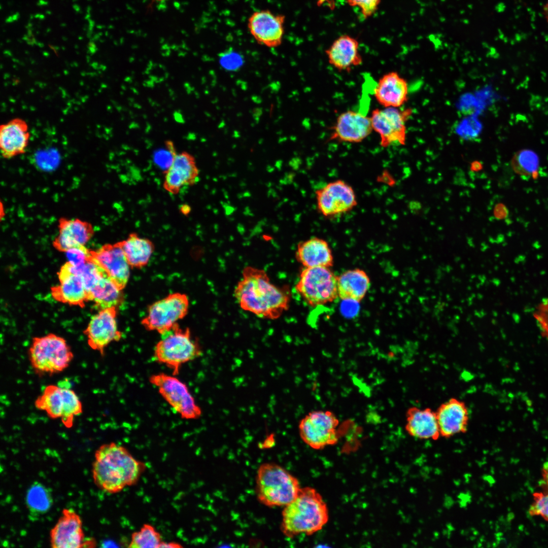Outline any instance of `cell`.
I'll return each mask as SVG.
<instances>
[{
	"label": "cell",
	"mask_w": 548,
	"mask_h": 548,
	"mask_svg": "<svg viewBox=\"0 0 548 548\" xmlns=\"http://www.w3.org/2000/svg\"><path fill=\"white\" fill-rule=\"evenodd\" d=\"M234 295L243 310L270 320L279 318L290 301L288 288L275 285L264 270L251 266L244 268Z\"/></svg>",
	"instance_id": "6da1fadb"
},
{
	"label": "cell",
	"mask_w": 548,
	"mask_h": 548,
	"mask_svg": "<svg viewBox=\"0 0 548 548\" xmlns=\"http://www.w3.org/2000/svg\"><path fill=\"white\" fill-rule=\"evenodd\" d=\"M92 472L95 485L114 494L136 484L146 469L124 447L114 442L105 443L95 451Z\"/></svg>",
	"instance_id": "7a4b0ae2"
},
{
	"label": "cell",
	"mask_w": 548,
	"mask_h": 548,
	"mask_svg": "<svg viewBox=\"0 0 548 548\" xmlns=\"http://www.w3.org/2000/svg\"><path fill=\"white\" fill-rule=\"evenodd\" d=\"M284 507L280 529L289 538L300 534H313L328 521L327 504L321 494L312 487L301 488L297 497Z\"/></svg>",
	"instance_id": "3957f363"
},
{
	"label": "cell",
	"mask_w": 548,
	"mask_h": 548,
	"mask_svg": "<svg viewBox=\"0 0 548 548\" xmlns=\"http://www.w3.org/2000/svg\"><path fill=\"white\" fill-rule=\"evenodd\" d=\"M300 489L297 478L276 463H263L257 470L256 496L265 506H285L297 497Z\"/></svg>",
	"instance_id": "277c9868"
},
{
	"label": "cell",
	"mask_w": 548,
	"mask_h": 548,
	"mask_svg": "<svg viewBox=\"0 0 548 548\" xmlns=\"http://www.w3.org/2000/svg\"><path fill=\"white\" fill-rule=\"evenodd\" d=\"M161 335L154 347V358L170 369L174 375L179 374L183 364L202 354L198 341L193 338L190 329L181 328L178 323Z\"/></svg>",
	"instance_id": "5b68a950"
},
{
	"label": "cell",
	"mask_w": 548,
	"mask_h": 548,
	"mask_svg": "<svg viewBox=\"0 0 548 548\" xmlns=\"http://www.w3.org/2000/svg\"><path fill=\"white\" fill-rule=\"evenodd\" d=\"M28 355L34 372L40 376L62 372L74 358L66 340L54 333L33 337Z\"/></svg>",
	"instance_id": "8992f818"
},
{
	"label": "cell",
	"mask_w": 548,
	"mask_h": 548,
	"mask_svg": "<svg viewBox=\"0 0 548 548\" xmlns=\"http://www.w3.org/2000/svg\"><path fill=\"white\" fill-rule=\"evenodd\" d=\"M330 267H304L295 289L310 306L316 307L333 301L338 296L337 276Z\"/></svg>",
	"instance_id": "52a82bcc"
},
{
	"label": "cell",
	"mask_w": 548,
	"mask_h": 548,
	"mask_svg": "<svg viewBox=\"0 0 548 548\" xmlns=\"http://www.w3.org/2000/svg\"><path fill=\"white\" fill-rule=\"evenodd\" d=\"M39 410L45 412L52 419H60L64 426L70 428L74 419L83 412V406L76 392L55 385L47 386L35 401Z\"/></svg>",
	"instance_id": "ba28073f"
},
{
	"label": "cell",
	"mask_w": 548,
	"mask_h": 548,
	"mask_svg": "<svg viewBox=\"0 0 548 548\" xmlns=\"http://www.w3.org/2000/svg\"><path fill=\"white\" fill-rule=\"evenodd\" d=\"M189 306V299L185 294H169L149 306L141 324L147 330L155 331L162 335L186 316Z\"/></svg>",
	"instance_id": "9c48e42d"
},
{
	"label": "cell",
	"mask_w": 548,
	"mask_h": 548,
	"mask_svg": "<svg viewBox=\"0 0 548 548\" xmlns=\"http://www.w3.org/2000/svg\"><path fill=\"white\" fill-rule=\"evenodd\" d=\"M149 382L182 419L196 420L201 417V409L187 386L176 375L160 372L151 375Z\"/></svg>",
	"instance_id": "30bf717a"
},
{
	"label": "cell",
	"mask_w": 548,
	"mask_h": 548,
	"mask_svg": "<svg viewBox=\"0 0 548 548\" xmlns=\"http://www.w3.org/2000/svg\"><path fill=\"white\" fill-rule=\"evenodd\" d=\"M339 421L329 410H313L299 423L298 430L301 439L315 450H320L337 443V427Z\"/></svg>",
	"instance_id": "8fae6325"
},
{
	"label": "cell",
	"mask_w": 548,
	"mask_h": 548,
	"mask_svg": "<svg viewBox=\"0 0 548 548\" xmlns=\"http://www.w3.org/2000/svg\"><path fill=\"white\" fill-rule=\"evenodd\" d=\"M412 113L410 109L392 107L376 108L372 111L370 118L372 129L380 136L381 147L405 144L406 121Z\"/></svg>",
	"instance_id": "7c38bea8"
},
{
	"label": "cell",
	"mask_w": 548,
	"mask_h": 548,
	"mask_svg": "<svg viewBox=\"0 0 548 548\" xmlns=\"http://www.w3.org/2000/svg\"><path fill=\"white\" fill-rule=\"evenodd\" d=\"M318 212L327 218L346 214L357 205V197L353 187L342 180L328 183L316 191Z\"/></svg>",
	"instance_id": "4fadbf2b"
},
{
	"label": "cell",
	"mask_w": 548,
	"mask_h": 548,
	"mask_svg": "<svg viewBox=\"0 0 548 548\" xmlns=\"http://www.w3.org/2000/svg\"><path fill=\"white\" fill-rule=\"evenodd\" d=\"M117 309L113 306L100 310L92 317L83 331L88 346L101 356L111 343L118 341L122 337V332L118 329L116 322Z\"/></svg>",
	"instance_id": "5bb4252c"
},
{
	"label": "cell",
	"mask_w": 548,
	"mask_h": 548,
	"mask_svg": "<svg viewBox=\"0 0 548 548\" xmlns=\"http://www.w3.org/2000/svg\"><path fill=\"white\" fill-rule=\"evenodd\" d=\"M286 17L269 10L254 12L248 20V30L259 44L270 48L280 46L285 33Z\"/></svg>",
	"instance_id": "9a60e30c"
},
{
	"label": "cell",
	"mask_w": 548,
	"mask_h": 548,
	"mask_svg": "<svg viewBox=\"0 0 548 548\" xmlns=\"http://www.w3.org/2000/svg\"><path fill=\"white\" fill-rule=\"evenodd\" d=\"M90 253V260L101 267L122 291L129 280L130 266L119 242L106 244L96 250H91Z\"/></svg>",
	"instance_id": "2e32d148"
},
{
	"label": "cell",
	"mask_w": 548,
	"mask_h": 548,
	"mask_svg": "<svg viewBox=\"0 0 548 548\" xmlns=\"http://www.w3.org/2000/svg\"><path fill=\"white\" fill-rule=\"evenodd\" d=\"M372 130L370 117L360 112L348 110L337 116L329 140L358 143L367 138Z\"/></svg>",
	"instance_id": "e0dca14e"
},
{
	"label": "cell",
	"mask_w": 548,
	"mask_h": 548,
	"mask_svg": "<svg viewBox=\"0 0 548 548\" xmlns=\"http://www.w3.org/2000/svg\"><path fill=\"white\" fill-rule=\"evenodd\" d=\"M82 522L74 510L64 508L61 516L50 531V542L53 548H79L85 546Z\"/></svg>",
	"instance_id": "ac0fdd59"
},
{
	"label": "cell",
	"mask_w": 548,
	"mask_h": 548,
	"mask_svg": "<svg viewBox=\"0 0 548 548\" xmlns=\"http://www.w3.org/2000/svg\"><path fill=\"white\" fill-rule=\"evenodd\" d=\"M164 173L163 187L172 194H177L184 186L194 185L199 176L194 157L186 152L176 154Z\"/></svg>",
	"instance_id": "d6986e66"
},
{
	"label": "cell",
	"mask_w": 548,
	"mask_h": 548,
	"mask_svg": "<svg viewBox=\"0 0 548 548\" xmlns=\"http://www.w3.org/2000/svg\"><path fill=\"white\" fill-rule=\"evenodd\" d=\"M57 275L59 284L51 288L53 299L63 303L85 307L89 297L80 275L72 272L67 262L61 267Z\"/></svg>",
	"instance_id": "ffe728a7"
},
{
	"label": "cell",
	"mask_w": 548,
	"mask_h": 548,
	"mask_svg": "<svg viewBox=\"0 0 548 548\" xmlns=\"http://www.w3.org/2000/svg\"><path fill=\"white\" fill-rule=\"evenodd\" d=\"M435 412L441 436L450 438L467 430L469 413L463 401L451 398L440 404Z\"/></svg>",
	"instance_id": "44dd1931"
},
{
	"label": "cell",
	"mask_w": 548,
	"mask_h": 548,
	"mask_svg": "<svg viewBox=\"0 0 548 548\" xmlns=\"http://www.w3.org/2000/svg\"><path fill=\"white\" fill-rule=\"evenodd\" d=\"M58 227V234L52 244L55 249L62 252L75 247L85 246L94 233L90 223L77 218H61Z\"/></svg>",
	"instance_id": "7402d4cb"
},
{
	"label": "cell",
	"mask_w": 548,
	"mask_h": 548,
	"mask_svg": "<svg viewBox=\"0 0 548 548\" xmlns=\"http://www.w3.org/2000/svg\"><path fill=\"white\" fill-rule=\"evenodd\" d=\"M30 134L27 122L15 118L0 126V148L2 155L10 159L25 152Z\"/></svg>",
	"instance_id": "603a6c76"
},
{
	"label": "cell",
	"mask_w": 548,
	"mask_h": 548,
	"mask_svg": "<svg viewBox=\"0 0 548 548\" xmlns=\"http://www.w3.org/2000/svg\"><path fill=\"white\" fill-rule=\"evenodd\" d=\"M358 41L349 35L340 36L325 50L329 63L340 72H350L362 64Z\"/></svg>",
	"instance_id": "cb8c5ba5"
},
{
	"label": "cell",
	"mask_w": 548,
	"mask_h": 548,
	"mask_svg": "<svg viewBox=\"0 0 548 548\" xmlns=\"http://www.w3.org/2000/svg\"><path fill=\"white\" fill-rule=\"evenodd\" d=\"M373 94L383 108H399L407 100L408 85L398 73L390 72L379 80Z\"/></svg>",
	"instance_id": "d4e9b609"
},
{
	"label": "cell",
	"mask_w": 548,
	"mask_h": 548,
	"mask_svg": "<svg viewBox=\"0 0 548 548\" xmlns=\"http://www.w3.org/2000/svg\"><path fill=\"white\" fill-rule=\"evenodd\" d=\"M405 430L419 439L436 440L440 435L436 412L430 408L413 406L406 413Z\"/></svg>",
	"instance_id": "484cf974"
},
{
	"label": "cell",
	"mask_w": 548,
	"mask_h": 548,
	"mask_svg": "<svg viewBox=\"0 0 548 548\" xmlns=\"http://www.w3.org/2000/svg\"><path fill=\"white\" fill-rule=\"evenodd\" d=\"M296 257L304 267H331L334 263L332 252L328 243L318 237H313L299 243Z\"/></svg>",
	"instance_id": "4316f807"
},
{
	"label": "cell",
	"mask_w": 548,
	"mask_h": 548,
	"mask_svg": "<svg viewBox=\"0 0 548 548\" xmlns=\"http://www.w3.org/2000/svg\"><path fill=\"white\" fill-rule=\"evenodd\" d=\"M370 280L363 269L347 270L337 276L338 295L343 300L361 301L370 287Z\"/></svg>",
	"instance_id": "83f0119b"
},
{
	"label": "cell",
	"mask_w": 548,
	"mask_h": 548,
	"mask_svg": "<svg viewBox=\"0 0 548 548\" xmlns=\"http://www.w3.org/2000/svg\"><path fill=\"white\" fill-rule=\"evenodd\" d=\"M119 242L130 268L140 269L145 266L155 249L151 240L134 232Z\"/></svg>",
	"instance_id": "f1b7e54d"
},
{
	"label": "cell",
	"mask_w": 548,
	"mask_h": 548,
	"mask_svg": "<svg viewBox=\"0 0 548 548\" xmlns=\"http://www.w3.org/2000/svg\"><path fill=\"white\" fill-rule=\"evenodd\" d=\"M107 274L103 276L88 292L89 301L100 310L118 307L123 301V295Z\"/></svg>",
	"instance_id": "f546056e"
},
{
	"label": "cell",
	"mask_w": 548,
	"mask_h": 548,
	"mask_svg": "<svg viewBox=\"0 0 548 548\" xmlns=\"http://www.w3.org/2000/svg\"><path fill=\"white\" fill-rule=\"evenodd\" d=\"M25 505L32 516L47 513L53 504V498L49 488L35 481L28 488L25 496Z\"/></svg>",
	"instance_id": "4dcf8cb0"
},
{
	"label": "cell",
	"mask_w": 548,
	"mask_h": 548,
	"mask_svg": "<svg viewBox=\"0 0 548 548\" xmlns=\"http://www.w3.org/2000/svg\"><path fill=\"white\" fill-rule=\"evenodd\" d=\"M160 533L150 524H145L136 531L133 532L129 547H160L162 542Z\"/></svg>",
	"instance_id": "1f68e13d"
},
{
	"label": "cell",
	"mask_w": 548,
	"mask_h": 548,
	"mask_svg": "<svg viewBox=\"0 0 548 548\" xmlns=\"http://www.w3.org/2000/svg\"><path fill=\"white\" fill-rule=\"evenodd\" d=\"M539 162V157L534 151L530 149H523L518 151L513 155L511 165L516 174L527 176L538 169Z\"/></svg>",
	"instance_id": "d6a6232c"
},
{
	"label": "cell",
	"mask_w": 548,
	"mask_h": 548,
	"mask_svg": "<svg viewBox=\"0 0 548 548\" xmlns=\"http://www.w3.org/2000/svg\"><path fill=\"white\" fill-rule=\"evenodd\" d=\"M531 516H540L548 522V491L535 492L528 509Z\"/></svg>",
	"instance_id": "836d02e7"
},
{
	"label": "cell",
	"mask_w": 548,
	"mask_h": 548,
	"mask_svg": "<svg viewBox=\"0 0 548 548\" xmlns=\"http://www.w3.org/2000/svg\"><path fill=\"white\" fill-rule=\"evenodd\" d=\"M91 250L85 246H79L72 248L65 253L67 262L75 267H79L90 260Z\"/></svg>",
	"instance_id": "e575fe53"
},
{
	"label": "cell",
	"mask_w": 548,
	"mask_h": 548,
	"mask_svg": "<svg viewBox=\"0 0 548 548\" xmlns=\"http://www.w3.org/2000/svg\"><path fill=\"white\" fill-rule=\"evenodd\" d=\"M542 335L548 339V297L538 304L533 314Z\"/></svg>",
	"instance_id": "d590c367"
},
{
	"label": "cell",
	"mask_w": 548,
	"mask_h": 548,
	"mask_svg": "<svg viewBox=\"0 0 548 548\" xmlns=\"http://www.w3.org/2000/svg\"><path fill=\"white\" fill-rule=\"evenodd\" d=\"M351 6H358L365 18L372 15L377 10L381 0H346Z\"/></svg>",
	"instance_id": "8d00e7d4"
},
{
	"label": "cell",
	"mask_w": 548,
	"mask_h": 548,
	"mask_svg": "<svg viewBox=\"0 0 548 548\" xmlns=\"http://www.w3.org/2000/svg\"><path fill=\"white\" fill-rule=\"evenodd\" d=\"M173 147L168 145L165 148H162L157 151L155 153V160L156 162L160 166H162L165 172L171 165L175 155Z\"/></svg>",
	"instance_id": "74e56055"
},
{
	"label": "cell",
	"mask_w": 548,
	"mask_h": 548,
	"mask_svg": "<svg viewBox=\"0 0 548 548\" xmlns=\"http://www.w3.org/2000/svg\"><path fill=\"white\" fill-rule=\"evenodd\" d=\"M220 63L227 69H234L240 66L242 60L237 53L227 51L220 56Z\"/></svg>",
	"instance_id": "f35d334b"
},
{
	"label": "cell",
	"mask_w": 548,
	"mask_h": 548,
	"mask_svg": "<svg viewBox=\"0 0 548 548\" xmlns=\"http://www.w3.org/2000/svg\"><path fill=\"white\" fill-rule=\"evenodd\" d=\"M541 484L548 491V461L544 462L541 468Z\"/></svg>",
	"instance_id": "ab89813d"
},
{
	"label": "cell",
	"mask_w": 548,
	"mask_h": 548,
	"mask_svg": "<svg viewBox=\"0 0 548 548\" xmlns=\"http://www.w3.org/2000/svg\"><path fill=\"white\" fill-rule=\"evenodd\" d=\"M494 214L498 219L503 218L506 214V209L502 204H498L495 208Z\"/></svg>",
	"instance_id": "60d3db41"
},
{
	"label": "cell",
	"mask_w": 548,
	"mask_h": 548,
	"mask_svg": "<svg viewBox=\"0 0 548 548\" xmlns=\"http://www.w3.org/2000/svg\"><path fill=\"white\" fill-rule=\"evenodd\" d=\"M408 207L410 211L415 214H417L422 209V204L418 201L412 200L409 203Z\"/></svg>",
	"instance_id": "b9f144b4"
},
{
	"label": "cell",
	"mask_w": 548,
	"mask_h": 548,
	"mask_svg": "<svg viewBox=\"0 0 548 548\" xmlns=\"http://www.w3.org/2000/svg\"><path fill=\"white\" fill-rule=\"evenodd\" d=\"M183 546L180 543L176 542H164L162 541L160 547L164 548H178L182 547Z\"/></svg>",
	"instance_id": "7bdbcfd3"
},
{
	"label": "cell",
	"mask_w": 548,
	"mask_h": 548,
	"mask_svg": "<svg viewBox=\"0 0 548 548\" xmlns=\"http://www.w3.org/2000/svg\"><path fill=\"white\" fill-rule=\"evenodd\" d=\"M483 168V163L479 161L475 160L471 163L470 170L472 172H478Z\"/></svg>",
	"instance_id": "ee69618b"
},
{
	"label": "cell",
	"mask_w": 548,
	"mask_h": 548,
	"mask_svg": "<svg viewBox=\"0 0 548 548\" xmlns=\"http://www.w3.org/2000/svg\"><path fill=\"white\" fill-rule=\"evenodd\" d=\"M180 211L184 215H188L191 211V207L186 204H183L180 207Z\"/></svg>",
	"instance_id": "f6af8a7d"
},
{
	"label": "cell",
	"mask_w": 548,
	"mask_h": 548,
	"mask_svg": "<svg viewBox=\"0 0 548 548\" xmlns=\"http://www.w3.org/2000/svg\"><path fill=\"white\" fill-rule=\"evenodd\" d=\"M543 14L547 22H548V0H547L545 5L544 6Z\"/></svg>",
	"instance_id": "bcb514c9"
},
{
	"label": "cell",
	"mask_w": 548,
	"mask_h": 548,
	"mask_svg": "<svg viewBox=\"0 0 548 548\" xmlns=\"http://www.w3.org/2000/svg\"><path fill=\"white\" fill-rule=\"evenodd\" d=\"M155 1H163V0H155Z\"/></svg>",
	"instance_id": "7dc6e473"
}]
</instances>
